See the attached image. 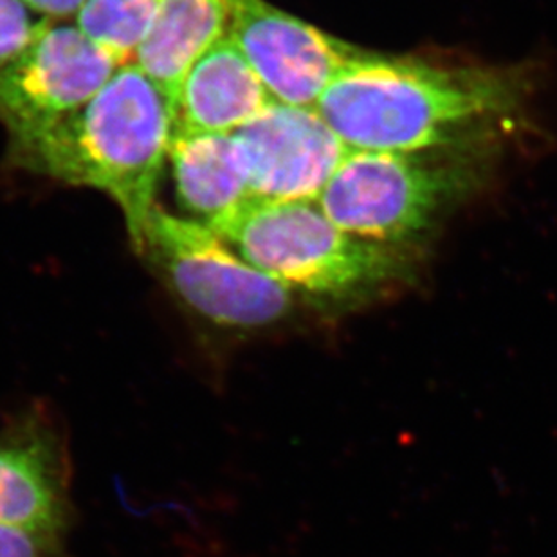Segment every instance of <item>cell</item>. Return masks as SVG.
Segmentation results:
<instances>
[{"instance_id":"cell-8","label":"cell","mask_w":557,"mask_h":557,"mask_svg":"<svg viewBox=\"0 0 557 557\" xmlns=\"http://www.w3.org/2000/svg\"><path fill=\"white\" fill-rule=\"evenodd\" d=\"M235 136L249 164L251 200H318L350 148L314 107L273 100Z\"/></svg>"},{"instance_id":"cell-16","label":"cell","mask_w":557,"mask_h":557,"mask_svg":"<svg viewBox=\"0 0 557 557\" xmlns=\"http://www.w3.org/2000/svg\"><path fill=\"white\" fill-rule=\"evenodd\" d=\"M22 2L46 15L69 16L78 15V11L87 0H22Z\"/></svg>"},{"instance_id":"cell-2","label":"cell","mask_w":557,"mask_h":557,"mask_svg":"<svg viewBox=\"0 0 557 557\" xmlns=\"http://www.w3.org/2000/svg\"><path fill=\"white\" fill-rule=\"evenodd\" d=\"M172 137V101L139 65L125 63L89 103L13 148L27 169L111 195L141 251Z\"/></svg>"},{"instance_id":"cell-15","label":"cell","mask_w":557,"mask_h":557,"mask_svg":"<svg viewBox=\"0 0 557 557\" xmlns=\"http://www.w3.org/2000/svg\"><path fill=\"white\" fill-rule=\"evenodd\" d=\"M57 542L35 532L0 525V557H51Z\"/></svg>"},{"instance_id":"cell-11","label":"cell","mask_w":557,"mask_h":557,"mask_svg":"<svg viewBox=\"0 0 557 557\" xmlns=\"http://www.w3.org/2000/svg\"><path fill=\"white\" fill-rule=\"evenodd\" d=\"M169 158L181 205L211 230L251 200L248 158L235 132L174 131Z\"/></svg>"},{"instance_id":"cell-5","label":"cell","mask_w":557,"mask_h":557,"mask_svg":"<svg viewBox=\"0 0 557 557\" xmlns=\"http://www.w3.org/2000/svg\"><path fill=\"white\" fill-rule=\"evenodd\" d=\"M141 252H150L189 309L235 331L276 325L293 309V289L230 251L211 227L156 206Z\"/></svg>"},{"instance_id":"cell-4","label":"cell","mask_w":557,"mask_h":557,"mask_svg":"<svg viewBox=\"0 0 557 557\" xmlns=\"http://www.w3.org/2000/svg\"><path fill=\"white\" fill-rule=\"evenodd\" d=\"M473 185V169L446 148L350 150L318 199L343 232L377 243H413Z\"/></svg>"},{"instance_id":"cell-1","label":"cell","mask_w":557,"mask_h":557,"mask_svg":"<svg viewBox=\"0 0 557 557\" xmlns=\"http://www.w3.org/2000/svg\"><path fill=\"white\" fill-rule=\"evenodd\" d=\"M523 95L516 71L361 53L314 109L350 150L419 152L447 148L474 126L509 116Z\"/></svg>"},{"instance_id":"cell-3","label":"cell","mask_w":557,"mask_h":557,"mask_svg":"<svg viewBox=\"0 0 557 557\" xmlns=\"http://www.w3.org/2000/svg\"><path fill=\"white\" fill-rule=\"evenodd\" d=\"M246 262L290 289L323 300H350L408 273L410 258L397 244L343 232L318 200H249L213 227Z\"/></svg>"},{"instance_id":"cell-12","label":"cell","mask_w":557,"mask_h":557,"mask_svg":"<svg viewBox=\"0 0 557 557\" xmlns=\"http://www.w3.org/2000/svg\"><path fill=\"white\" fill-rule=\"evenodd\" d=\"M226 0H159L158 16L137 49L136 65L175 103L194 63L227 33Z\"/></svg>"},{"instance_id":"cell-7","label":"cell","mask_w":557,"mask_h":557,"mask_svg":"<svg viewBox=\"0 0 557 557\" xmlns=\"http://www.w3.org/2000/svg\"><path fill=\"white\" fill-rule=\"evenodd\" d=\"M227 35L280 103L315 107L361 51L265 0H226Z\"/></svg>"},{"instance_id":"cell-14","label":"cell","mask_w":557,"mask_h":557,"mask_svg":"<svg viewBox=\"0 0 557 557\" xmlns=\"http://www.w3.org/2000/svg\"><path fill=\"white\" fill-rule=\"evenodd\" d=\"M42 24L32 21L22 0H0V65L22 53Z\"/></svg>"},{"instance_id":"cell-13","label":"cell","mask_w":557,"mask_h":557,"mask_svg":"<svg viewBox=\"0 0 557 557\" xmlns=\"http://www.w3.org/2000/svg\"><path fill=\"white\" fill-rule=\"evenodd\" d=\"M158 10L159 0H87L76 27L125 65L152 32Z\"/></svg>"},{"instance_id":"cell-10","label":"cell","mask_w":557,"mask_h":557,"mask_svg":"<svg viewBox=\"0 0 557 557\" xmlns=\"http://www.w3.org/2000/svg\"><path fill=\"white\" fill-rule=\"evenodd\" d=\"M226 35L189 69L174 103V131L233 134L273 101Z\"/></svg>"},{"instance_id":"cell-6","label":"cell","mask_w":557,"mask_h":557,"mask_svg":"<svg viewBox=\"0 0 557 557\" xmlns=\"http://www.w3.org/2000/svg\"><path fill=\"white\" fill-rule=\"evenodd\" d=\"M120 67L78 27L44 22L27 48L0 65V120L13 141L35 136L89 103Z\"/></svg>"},{"instance_id":"cell-9","label":"cell","mask_w":557,"mask_h":557,"mask_svg":"<svg viewBox=\"0 0 557 557\" xmlns=\"http://www.w3.org/2000/svg\"><path fill=\"white\" fill-rule=\"evenodd\" d=\"M69 523V469L53 422L27 411L0 435V525L59 543Z\"/></svg>"}]
</instances>
